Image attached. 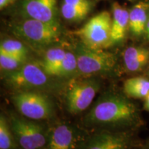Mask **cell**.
Instances as JSON below:
<instances>
[{
	"label": "cell",
	"instance_id": "21",
	"mask_svg": "<svg viewBox=\"0 0 149 149\" xmlns=\"http://www.w3.org/2000/svg\"><path fill=\"white\" fill-rule=\"evenodd\" d=\"M25 62L26 59L0 51V66L5 71L8 72L18 69Z\"/></svg>",
	"mask_w": 149,
	"mask_h": 149
},
{
	"label": "cell",
	"instance_id": "6",
	"mask_svg": "<svg viewBox=\"0 0 149 149\" xmlns=\"http://www.w3.org/2000/svg\"><path fill=\"white\" fill-rule=\"evenodd\" d=\"M10 125L21 149H43L46 146L48 133L41 124L13 115Z\"/></svg>",
	"mask_w": 149,
	"mask_h": 149
},
{
	"label": "cell",
	"instance_id": "22",
	"mask_svg": "<svg viewBox=\"0 0 149 149\" xmlns=\"http://www.w3.org/2000/svg\"><path fill=\"white\" fill-rule=\"evenodd\" d=\"M63 2L79 8L91 9L93 6L91 0H64Z\"/></svg>",
	"mask_w": 149,
	"mask_h": 149
},
{
	"label": "cell",
	"instance_id": "9",
	"mask_svg": "<svg viewBox=\"0 0 149 149\" xmlns=\"http://www.w3.org/2000/svg\"><path fill=\"white\" fill-rule=\"evenodd\" d=\"M131 140L126 133L106 131L84 139L77 149H130Z\"/></svg>",
	"mask_w": 149,
	"mask_h": 149
},
{
	"label": "cell",
	"instance_id": "13",
	"mask_svg": "<svg viewBox=\"0 0 149 149\" xmlns=\"http://www.w3.org/2000/svg\"><path fill=\"white\" fill-rule=\"evenodd\" d=\"M123 57L128 71H139L148 63L149 50L141 46H130L124 51Z\"/></svg>",
	"mask_w": 149,
	"mask_h": 149
},
{
	"label": "cell",
	"instance_id": "24",
	"mask_svg": "<svg viewBox=\"0 0 149 149\" xmlns=\"http://www.w3.org/2000/svg\"><path fill=\"white\" fill-rule=\"evenodd\" d=\"M144 109L146 111H149V93L146 97H145V102H144Z\"/></svg>",
	"mask_w": 149,
	"mask_h": 149
},
{
	"label": "cell",
	"instance_id": "19",
	"mask_svg": "<svg viewBox=\"0 0 149 149\" xmlns=\"http://www.w3.org/2000/svg\"><path fill=\"white\" fill-rule=\"evenodd\" d=\"M91 9L79 8L63 2L61 13L63 17L70 22H80L88 15Z\"/></svg>",
	"mask_w": 149,
	"mask_h": 149
},
{
	"label": "cell",
	"instance_id": "1",
	"mask_svg": "<svg viewBox=\"0 0 149 149\" xmlns=\"http://www.w3.org/2000/svg\"><path fill=\"white\" fill-rule=\"evenodd\" d=\"M137 117L135 106L121 95L107 93L98 99L88 114L84 124L88 126L115 127L128 125Z\"/></svg>",
	"mask_w": 149,
	"mask_h": 149
},
{
	"label": "cell",
	"instance_id": "20",
	"mask_svg": "<svg viewBox=\"0 0 149 149\" xmlns=\"http://www.w3.org/2000/svg\"><path fill=\"white\" fill-rule=\"evenodd\" d=\"M0 51L26 59L28 55V49L23 43L20 41L11 39L3 40L1 42Z\"/></svg>",
	"mask_w": 149,
	"mask_h": 149
},
{
	"label": "cell",
	"instance_id": "10",
	"mask_svg": "<svg viewBox=\"0 0 149 149\" xmlns=\"http://www.w3.org/2000/svg\"><path fill=\"white\" fill-rule=\"evenodd\" d=\"M84 140L77 130L67 124H59L48 132L43 149H77Z\"/></svg>",
	"mask_w": 149,
	"mask_h": 149
},
{
	"label": "cell",
	"instance_id": "12",
	"mask_svg": "<svg viewBox=\"0 0 149 149\" xmlns=\"http://www.w3.org/2000/svg\"><path fill=\"white\" fill-rule=\"evenodd\" d=\"M129 26V12L123 8L120 3L115 2L113 4V18H112L111 44H117L124 40L126 31Z\"/></svg>",
	"mask_w": 149,
	"mask_h": 149
},
{
	"label": "cell",
	"instance_id": "7",
	"mask_svg": "<svg viewBox=\"0 0 149 149\" xmlns=\"http://www.w3.org/2000/svg\"><path fill=\"white\" fill-rule=\"evenodd\" d=\"M48 77L40 63H25L18 69L8 72L4 79L8 86L17 91H33L47 86Z\"/></svg>",
	"mask_w": 149,
	"mask_h": 149
},
{
	"label": "cell",
	"instance_id": "16",
	"mask_svg": "<svg viewBox=\"0 0 149 149\" xmlns=\"http://www.w3.org/2000/svg\"><path fill=\"white\" fill-rule=\"evenodd\" d=\"M126 95L133 98H145L149 93V80L143 77H132L124 84Z\"/></svg>",
	"mask_w": 149,
	"mask_h": 149
},
{
	"label": "cell",
	"instance_id": "18",
	"mask_svg": "<svg viewBox=\"0 0 149 149\" xmlns=\"http://www.w3.org/2000/svg\"><path fill=\"white\" fill-rule=\"evenodd\" d=\"M74 72H77V61L74 53L66 52L64 59L59 66L55 76L68 77Z\"/></svg>",
	"mask_w": 149,
	"mask_h": 149
},
{
	"label": "cell",
	"instance_id": "11",
	"mask_svg": "<svg viewBox=\"0 0 149 149\" xmlns=\"http://www.w3.org/2000/svg\"><path fill=\"white\" fill-rule=\"evenodd\" d=\"M22 13L26 18L50 24H59L57 0H23Z\"/></svg>",
	"mask_w": 149,
	"mask_h": 149
},
{
	"label": "cell",
	"instance_id": "8",
	"mask_svg": "<svg viewBox=\"0 0 149 149\" xmlns=\"http://www.w3.org/2000/svg\"><path fill=\"white\" fill-rule=\"evenodd\" d=\"M99 88L100 84L95 79L72 80L68 84L65 94L68 111L72 114H78L88 109Z\"/></svg>",
	"mask_w": 149,
	"mask_h": 149
},
{
	"label": "cell",
	"instance_id": "26",
	"mask_svg": "<svg viewBox=\"0 0 149 149\" xmlns=\"http://www.w3.org/2000/svg\"><path fill=\"white\" fill-rule=\"evenodd\" d=\"M145 149H149V144L146 146V148H145Z\"/></svg>",
	"mask_w": 149,
	"mask_h": 149
},
{
	"label": "cell",
	"instance_id": "14",
	"mask_svg": "<svg viewBox=\"0 0 149 149\" xmlns=\"http://www.w3.org/2000/svg\"><path fill=\"white\" fill-rule=\"evenodd\" d=\"M148 6L144 2L135 4L129 12V28L136 36H139L146 31L148 17Z\"/></svg>",
	"mask_w": 149,
	"mask_h": 149
},
{
	"label": "cell",
	"instance_id": "17",
	"mask_svg": "<svg viewBox=\"0 0 149 149\" xmlns=\"http://www.w3.org/2000/svg\"><path fill=\"white\" fill-rule=\"evenodd\" d=\"M19 145L5 116H0V149H17Z\"/></svg>",
	"mask_w": 149,
	"mask_h": 149
},
{
	"label": "cell",
	"instance_id": "25",
	"mask_svg": "<svg viewBox=\"0 0 149 149\" xmlns=\"http://www.w3.org/2000/svg\"><path fill=\"white\" fill-rule=\"evenodd\" d=\"M146 31L147 35H148V37H149V19H148V22H147V24H146Z\"/></svg>",
	"mask_w": 149,
	"mask_h": 149
},
{
	"label": "cell",
	"instance_id": "23",
	"mask_svg": "<svg viewBox=\"0 0 149 149\" xmlns=\"http://www.w3.org/2000/svg\"><path fill=\"white\" fill-rule=\"evenodd\" d=\"M15 0H0V8L2 10L6 7L8 6L11 3H13Z\"/></svg>",
	"mask_w": 149,
	"mask_h": 149
},
{
	"label": "cell",
	"instance_id": "15",
	"mask_svg": "<svg viewBox=\"0 0 149 149\" xmlns=\"http://www.w3.org/2000/svg\"><path fill=\"white\" fill-rule=\"evenodd\" d=\"M66 52L61 48H51L46 52L44 59L40 63L43 70L49 76H55Z\"/></svg>",
	"mask_w": 149,
	"mask_h": 149
},
{
	"label": "cell",
	"instance_id": "2",
	"mask_svg": "<svg viewBox=\"0 0 149 149\" xmlns=\"http://www.w3.org/2000/svg\"><path fill=\"white\" fill-rule=\"evenodd\" d=\"M13 34L35 48H44L58 42L61 35L60 24H50L26 18L13 24Z\"/></svg>",
	"mask_w": 149,
	"mask_h": 149
},
{
	"label": "cell",
	"instance_id": "3",
	"mask_svg": "<svg viewBox=\"0 0 149 149\" xmlns=\"http://www.w3.org/2000/svg\"><path fill=\"white\" fill-rule=\"evenodd\" d=\"M77 61V73L84 76L104 74L111 72L116 64L114 54L95 49L80 44L75 48Z\"/></svg>",
	"mask_w": 149,
	"mask_h": 149
},
{
	"label": "cell",
	"instance_id": "4",
	"mask_svg": "<svg viewBox=\"0 0 149 149\" xmlns=\"http://www.w3.org/2000/svg\"><path fill=\"white\" fill-rule=\"evenodd\" d=\"M12 101L17 111L30 120H46L53 115L51 100L46 95L38 91H17L12 97Z\"/></svg>",
	"mask_w": 149,
	"mask_h": 149
},
{
	"label": "cell",
	"instance_id": "5",
	"mask_svg": "<svg viewBox=\"0 0 149 149\" xmlns=\"http://www.w3.org/2000/svg\"><path fill=\"white\" fill-rule=\"evenodd\" d=\"M111 15L104 11L91 18L75 34L88 47L104 49L111 45Z\"/></svg>",
	"mask_w": 149,
	"mask_h": 149
}]
</instances>
